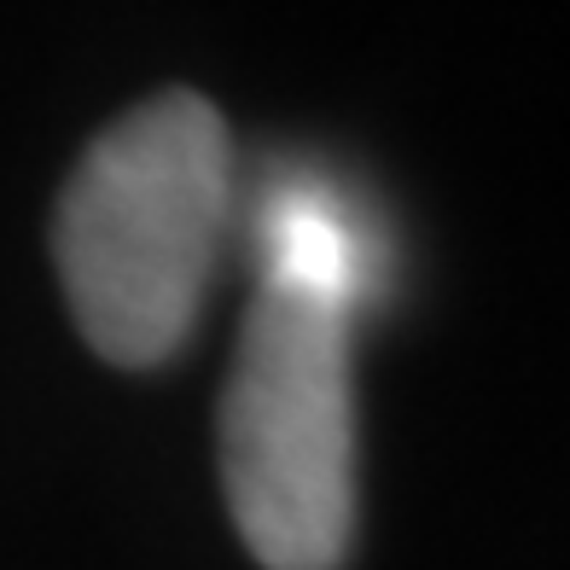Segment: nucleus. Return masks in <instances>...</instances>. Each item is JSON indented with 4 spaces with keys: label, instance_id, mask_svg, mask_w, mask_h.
Masks as SVG:
<instances>
[{
    "label": "nucleus",
    "instance_id": "obj_1",
    "mask_svg": "<svg viewBox=\"0 0 570 570\" xmlns=\"http://www.w3.org/2000/svg\"><path fill=\"white\" fill-rule=\"evenodd\" d=\"M233 227V140L204 94L164 88L99 135L59 193L53 263L76 332L111 367L193 338Z\"/></svg>",
    "mask_w": 570,
    "mask_h": 570
},
{
    "label": "nucleus",
    "instance_id": "obj_2",
    "mask_svg": "<svg viewBox=\"0 0 570 570\" xmlns=\"http://www.w3.org/2000/svg\"><path fill=\"white\" fill-rule=\"evenodd\" d=\"M222 495L263 570H338L355 541L350 308L263 285L222 413Z\"/></svg>",
    "mask_w": 570,
    "mask_h": 570
},
{
    "label": "nucleus",
    "instance_id": "obj_3",
    "mask_svg": "<svg viewBox=\"0 0 570 570\" xmlns=\"http://www.w3.org/2000/svg\"><path fill=\"white\" fill-rule=\"evenodd\" d=\"M263 263L268 285L326 297L350 308L373 279V256L361 245V227L338 204V193L321 180H292L279 187L263 210Z\"/></svg>",
    "mask_w": 570,
    "mask_h": 570
}]
</instances>
